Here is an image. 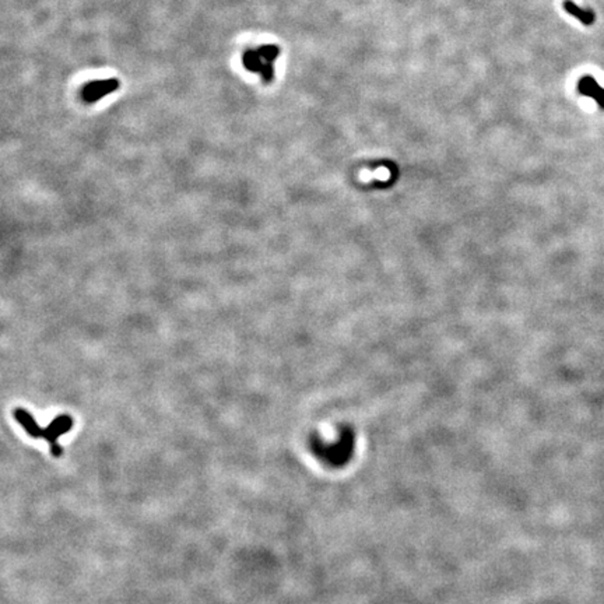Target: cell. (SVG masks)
<instances>
[{"label":"cell","mask_w":604,"mask_h":604,"mask_svg":"<svg viewBox=\"0 0 604 604\" xmlns=\"http://www.w3.org/2000/svg\"><path fill=\"white\" fill-rule=\"evenodd\" d=\"M14 419L18 424L21 425L22 428L26 429V432L34 439L42 438L43 428H41L38 423L34 420L30 411H27L26 408H16L14 410Z\"/></svg>","instance_id":"obj_2"},{"label":"cell","mask_w":604,"mask_h":604,"mask_svg":"<svg viewBox=\"0 0 604 604\" xmlns=\"http://www.w3.org/2000/svg\"><path fill=\"white\" fill-rule=\"evenodd\" d=\"M578 91L582 96L590 97L596 100V102L599 104L601 108H604V88H601L597 81L590 77V76H585L579 80L578 83Z\"/></svg>","instance_id":"obj_3"},{"label":"cell","mask_w":604,"mask_h":604,"mask_svg":"<svg viewBox=\"0 0 604 604\" xmlns=\"http://www.w3.org/2000/svg\"><path fill=\"white\" fill-rule=\"evenodd\" d=\"M72 427H73V419L70 415H67V414H63V415L56 417L47 428L43 429L42 438L48 440L51 452H52V455L55 457H59L62 455V448H60L58 442L59 436L69 432Z\"/></svg>","instance_id":"obj_1"},{"label":"cell","mask_w":604,"mask_h":604,"mask_svg":"<svg viewBox=\"0 0 604 604\" xmlns=\"http://www.w3.org/2000/svg\"><path fill=\"white\" fill-rule=\"evenodd\" d=\"M564 9H565V11H567L568 14H571V16H573L575 18H578L579 21L582 22V24H585V26H592L594 22V20H596L593 11L580 9L579 6L575 5L571 0H565V2H564Z\"/></svg>","instance_id":"obj_4"}]
</instances>
